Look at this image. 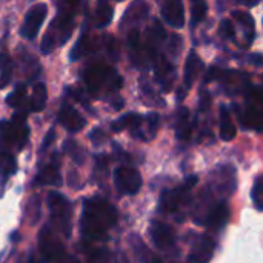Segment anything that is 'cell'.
<instances>
[{"label":"cell","mask_w":263,"mask_h":263,"mask_svg":"<svg viewBox=\"0 0 263 263\" xmlns=\"http://www.w3.org/2000/svg\"><path fill=\"white\" fill-rule=\"evenodd\" d=\"M197 182V177H191L186 180V183L177 190L173 191H165L160 197V210L165 213H176L182 205L188 203L190 200V190L193 185Z\"/></svg>","instance_id":"9"},{"label":"cell","mask_w":263,"mask_h":263,"mask_svg":"<svg viewBox=\"0 0 263 263\" xmlns=\"http://www.w3.org/2000/svg\"><path fill=\"white\" fill-rule=\"evenodd\" d=\"M242 2H243V3H245L247 6H254V5H256V3H257L259 0H242Z\"/></svg>","instance_id":"39"},{"label":"cell","mask_w":263,"mask_h":263,"mask_svg":"<svg viewBox=\"0 0 263 263\" xmlns=\"http://www.w3.org/2000/svg\"><path fill=\"white\" fill-rule=\"evenodd\" d=\"M156 77H157V82L160 83L162 89L163 91H170L173 88V83H174V79H176V69L173 66V63L168 62L166 57L160 55V57H156Z\"/></svg>","instance_id":"16"},{"label":"cell","mask_w":263,"mask_h":263,"mask_svg":"<svg viewBox=\"0 0 263 263\" xmlns=\"http://www.w3.org/2000/svg\"><path fill=\"white\" fill-rule=\"evenodd\" d=\"M148 12H149V8L145 3V0H136L133 5H129V8L123 14V18H122L120 26L123 29L137 28V25L142 23L148 17Z\"/></svg>","instance_id":"15"},{"label":"cell","mask_w":263,"mask_h":263,"mask_svg":"<svg viewBox=\"0 0 263 263\" xmlns=\"http://www.w3.org/2000/svg\"><path fill=\"white\" fill-rule=\"evenodd\" d=\"M239 120L247 129L263 133V89L256 86L247 92V108L239 112Z\"/></svg>","instance_id":"6"},{"label":"cell","mask_w":263,"mask_h":263,"mask_svg":"<svg viewBox=\"0 0 263 263\" xmlns=\"http://www.w3.org/2000/svg\"><path fill=\"white\" fill-rule=\"evenodd\" d=\"M39 248L40 253L46 260H62L65 259V247L59 240L54 228L51 225H46L40 230L39 234Z\"/></svg>","instance_id":"7"},{"label":"cell","mask_w":263,"mask_h":263,"mask_svg":"<svg viewBox=\"0 0 263 263\" xmlns=\"http://www.w3.org/2000/svg\"><path fill=\"white\" fill-rule=\"evenodd\" d=\"M114 185L120 194L134 196L142 188V177L140 173L129 166H119L114 171Z\"/></svg>","instance_id":"8"},{"label":"cell","mask_w":263,"mask_h":263,"mask_svg":"<svg viewBox=\"0 0 263 263\" xmlns=\"http://www.w3.org/2000/svg\"><path fill=\"white\" fill-rule=\"evenodd\" d=\"M85 83L91 96L102 97L106 92L119 91L123 80L114 68L105 63H94L85 71Z\"/></svg>","instance_id":"2"},{"label":"cell","mask_w":263,"mask_h":263,"mask_svg":"<svg viewBox=\"0 0 263 263\" xmlns=\"http://www.w3.org/2000/svg\"><path fill=\"white\" fill-rule=\"evenodd\" d=\"M66 2H68V6L69 8H76L80 3V0H66Z\"/></svg>","instance_id":"38"},{"label":"cell","mask_w":263,"mask_h":263,"mask_svg":"<svg viewBox=\"0 0 263 263\" xmlns=\"http://www.w3.org/2000/svg\"><path fill=\"white\" fill-rule=\"evenodd\" d=\"M228 217H230V211H228L227 205L219 203L208 211V214L205 217V223L213 230H222L227 225Z\"/></svg>","instance_id":"19"},{"label":"cell","mask_w":263,"mask_h":263,"mask_svg":"<svg viewBox=\"0 0 263 263\" xmlns=\"http://www.w3.org/2000/svg\"><path fill=\"white\" fill-rule=\"evenodd\" d=\"M72 25H74L72 8H68V9H63L62 12H59L51 25V29L46 32V35L42 42V51L45 54H49L59 45H63L71 37Z\"/></svg>","instance_id":"4"},{"label":"cell","mask_w":263,"mask_h":263,"mask_svg":"<svg viewBox=\"0 0 263 263\" xmlns=\"http://www.w3.org/2000/svg\"><path fill=\"white\" fill-rule=\"evenodd\" d=\"M206 14H208V5L205 0H191V20L194 26L203 22Z\"/></svg>","instance_id":"30"},{"label":"cell","mask_w":263,"mask_h":263,"mask_svg":"<svg viewBox=\"0 0 263 263\" xmlns=\"http://www.w3.org/2000/svg\"><path fill=\"white\" fill-rule=\"evenodd\" d=\"M251 199H253V203L254 206L263 211V174L259 176L253 185V191H251Z\"/></svg>","instance_id":"33"},{"label":"cell","mask_w":263,"mask_h":263,"mask_svg":"<svg viewBox=\"0 0 263 263\" xmlns=\"http://www.w3.org/2000/svg\"><path fill=\"white\" fill-rule=\"evenodd\" d=\"M46 15H48V6L45 3L34 5L25 15V22H23L22 31H20L22 35L25 39H29V40L35 39L43 22H45V18H46Z\"/></svg>","instance_id":"10"},{"label":"cell","mask_w":263,"mask_h":263,"mask_svg":"<svg viewBox=\"0 0 263 263\" xmlns=\"http://www.w3.org/2000/svg\"><path fill=\"white\" fill-rule=\"evenodd\" d=\"M46 99H48V92H46V86L45 83H37L32 89V96L29 99V106L31 111L40 112L43 111L45 105H46Z\"/></svg>","instance_id":"25"},{"label":"cell","mask_w":263,"mask_h":263,"mask_svg":"<svg viewBox=\"0 0 263 263\" xmlns=\"http://www.w3.org/2000/svg\"><path fill=\"white\" fill-rule=\"evenodd\" d=\"M12 76V60L6 52H0V88H5Z\"/></svg>","instance_id":"29"},{"label":"cell","mask_w":263,"mask_h":263,"mask_svg":"<svg viewBox=\"0 0 263 263\" xmlns=\"http://www.w3.org/2000/svg\"><path fill=\"white\" fill-rule=\"evenodd\" d=\"M65 151H66V153L74 159V162L79 163V165H82V163L85 162V159H86L85 149H83L80 145H77L74 140H68V142L65 143Z\"/></svg>","instance_id":"32"},{"label":"cell","mask_w":263,"mask_h":263,"mask_svg":"<svg viewBox=\"0 0 263 263\" xmlns=\"http://www.w3.org/2000/svg\"><path fill=\"white\" fill-rule=\"evenodd\" d=\"M117 2H122V0H117Z\"/></svg>","instance_id":"40"},{"label":"cell","mask_w":263,"mask_h":263,"mask_svg":"<svg viewBox=\"0 0 263 263\" xmlns=\"http://www.w3.org/2000/svg\"><path fill=\"white\" fill-rule=\"evenodd\" d=\"M162 17L173 28H182L185 25V8L182 0H165L162 5Z\"/></svg>","instance_id":"14"},{"label":"cell","mask_w":263,"mask_h":263,"mask_svg":"<svg viewBox=\"0 0 263 263\" xmlns=\"http://www.w3.org/2000/svg\"><path fill=\"white\" fill-rule=\"evenodd\" d=\"M128 49H129L131 62L137 68H146L154 60V57L149 54V51L145 48L143 42L140 40V32H139L137 28L129 29V34H128Z\"/></svg>","instance_id":"11"},{"label":"cell","mask_w":263,"mask_h":263,"mask_svg":"<svg viewBox=\"0 0 263 263\" xmlns=\"http://www.w3.org/2000/svg\"><path fill=\"white\" fill-rule=\"evenodd\" d=\"M89 139L92 140V143H94V145H102V143L105 142V139H106V137H105V133H103L102 129H99V128H97V129H94V131L89 134Z\"/></svg>","instance_id":"36"},{"label":"cell","mask_w":263,"mask_h":263,"mask_svg":"<svg viewBox=\"0 0 263 263\" xmlns=\"http://www.w3.org/2000/svg\"><path fill=\"white\" fill-rule=\"evenodd\" d=\"M142 123H143V117L140 114H137V112H128V114L122 116L119 120L112 122L111 123V128L116 133H119L122 129H133V134H134L142 126Z\"/></svg>","instance_id":"23"},{"label":"cell","mask_w":263,"mask_h":263,"mask_svg":"<svg viewBox=\"0 0 263 263\" xmlns=\"http://www.w3.org/2000/svg\"><path fill=\"white\" fill-rule=\"evenodd\" d=\"M182 39L177 35V34H173L171 35V42L168 43V52L171 54V55H177L179 54V51H180V46H182Z\"/></svg>","instance_id":"35"},{"label":"cell","mask_w":263,"mask_h":263,"mask_svg":"<svg viewBox=\"0 0 263 263\" xmlns=\"http://www.w3.org/2000/svg\"><path fill=\"white\" fill-rule=\"evenodd\" d=\"M219 133H220V137L222 140L225 142H230L236 137L237 134V129L231 120V116H230V111L225 105L220 106V116H219Z\"/></svg>","instance_id":"21"},{"label":"cell","mask_w":263,"mask_h":263,"mask_svg":"<svg viewBox=\"0 0 263 263\" xmlns=\"http://www.w3.org/2000/svg\"><path fill=\"white\" fill-rule=\"evenodd\" d=\"M202 60L199 59V55L193 51L190 52L188 59H186V63H185V86L190 88L194 82V79L200 74L202 71Z\"/></svg>","instance_id":"24"},{"label":"cell","mask_w":263,"mask_h":263,"mask_svg":"<svg viewBox=\"0 0 263 263\" xmlns=\"http://www.w3.org/2000/svg\"><path fill=\"white\" fill-rule=\"evenodd\" d=\"M188 109L182 108L179 112V123H177V137L180 140H186L191 136V125L188 122Z\"/></svg>","instance_id":"31"},{"label":"cell","mask_w":263,"mask_h":263,"mask_svg":"<svg viewBox=\"0 0 263 263\" xmlns=\"http://www.w3.org/2000/svg\"><path fill=\"white\" fill-rule=\"evenodd\" d=\"M59 122L63 128H66V131L69 133H79L82 131V128H85L86 120L85 117L74 109L69 103H62L60 111H59Z\"/></svg>","instance_id":"13"},{"label":"cell","mask_w":263,"mask_h":263,"mask_svg":"<svg viewBox=\"0 0 263 263\" xmlns=\"http://www.w3.org/2000/svg\"><path fill=\"white\" fill-rule=\"evenodd\" d=\"M214 242L210 237H202L193 248L188 260L190 262H208L213 257Z\"/></svg>","instance_id":"20"},{"label":"cell","mask_w":263,"mask_h":263,"mask_svg":"<svg viewBox=\"0 0 263 263\" xmlns=\"http://www.w3.org/2000/svg\"><path fill=\"white\" fill-rule=\"evenodd\" d=\"M112 14H114V9L111 8V5H108V2L105 0H100L96 9V26L97 28L108 26L112 20Z\"/></svg>","instance_id":"28"},{"label":"cell","mask_w":263,"mask_h":263,"mask_svg":"<svg viewBox=\"0 0 263 263\" xmlns=\"http://www.w3.org/2000/svg\"><path fill=\"white\" fill-rule=\"evenodd\" d=\"M48 206L51 213V227L59 234L69 239L71 237V217H72V206L69 200L60 193L52 191L48 196Z\"/></svg>","instance_id":"5"},{"label":"cell","mask_w":263,"mask_h":263,"mask_svg":"<svg viewBox=\"0 0 263 263\" xmlns=\"http://www.w3.org/2000/svg\"><path fill=\"white\" fill-rule=\"evenodd\" d=\"M6 103L14 108L15 111H26V109H31L29 106V100H28V96H26V85L20 83L15 86V89L6 97Z\"/></svg>","instance_id":"22"},{"label":"cell","mask_w":263,"mask_h":263,"mask_svg":"<svg viewBox=\"0 0 263 263\" xmlns=\"http://www.w3.org/2000/svg\"><path fill=\"white\" fill-rule=\"evenodd\" d=\"M15 171H17L15 157L9 151H6V149H0V177L3 180H6Z\"/></svg>","instance_id":"26"},{"label":"cell","mask_w":263,"mask_h":263,"mask_svg":"<svg viewBox=\"0 0 263 263\" xmlns=\"http://www.w3.org/2000/svg\"><path fill=\"white\" fill-rule=\"evenodd\" d=\"M233 17H234V18L240 23V26L243 28L245 35H247V43L250 45V43L254 40V35H256L253 17H251L248 12H243V11H234V12H233Z\"/></svg>","instance_id":"27"},{"label":"cell","mask_w":263,"mask_h":263,"mask_svg":"<svg viewBox=\"0 0 263 263\" xmlns=\"http://www.w3.org/2000/svg\"><path fill=\"white\" fill-rule=\"evenodd\" d=\"M29 136V128L26 125V111H15L11 120L0 122V143L5 148L22 149Z\"/></svg>","instance_id":"3"},{"label":"cell","mask_w":263,"mask_h":263,"mask_svg":"<svg viewBox=\"0 0 263 263\" xmlns=\"http://www.w3.org/2000/svg\"><path fill=\"white\" fill-rule=\"evenodd\" d=\"M219 34L220 37H223L225 40H233L236 37V29L231 20H222V23L219 25Z\"/></svg>","instance_id":"34"},{"label":"cell","mask_w":263,"mask_h":263,"mask_svg":"<svg viewBox=\"0 0 263 263\" xmlns=\"http://www.w3.org/2000/svg\"><path fill=\"white\" fill-rule=\"evenodd\" d=\"M151 239H153V243L156 245L157 250H162V251H166L170 248L174 247L176 243V233L171 227H168L166 223H162V222H153L151 223Z\"/></svg>","instance_id":"12"},{"label":"cell","mask_w":263,"mask_h":263,"mask_svg":"<svg viewBox=\"0 0 263 263\" xmlns=\"http://www.w3.org/2000/svg\"><path fill=\"white\" fill-rule=\"evenodd\" d=\"M54 137H55V131H54V129H51V131H49V133L46 134L45 140H43V145H42V149H40L42 153H43V151H45V149H46V148H48V146H49V145L52 143Z\"/></svg>","instance_id":"37"},{"label":"cell","mask_w":263,"mask_h":263,"mask_svg":"<svg viewBox=\"0 0 263 263\" xmlns=\"http://www.w3.org/2000/svg\"><path fill=\"white\" fill-rule=\"evenodd\" d=\"M35 183L39 186H60L62 174L59 171V165L49 163V165L43 166L35 177Z\"/></svg>","instance_id":"18"},{"label":"cell","mask_w":263,"mask_h":263,"mask_svg":"<svg viewBox=\"0 0 263 263\" xmlns=\"http://www.w3.org/2000/svg\"><path fill=\"white\" fill-rule=\"evenodd\" d=\"M117 222L116 208L102 197H91L83 202L80 231L85 240H105L108 231Z\"/></svg>","instance_id":"1"},{"label":"cell","mask_w":263,"mask_h":263,"mask_svg":"<svg viewBox=\"0 0 263 263\" xmlns=\"http://www.w3.org/2000/svg\"><path fill=\"white\" fill-rule=\"evenodd\" d=\"M165 39H166V32H165L162 23H160L159 20H154L153 25L148 28L146 37H145V42H143L145 48L149 51V54H151L154 59L157 57L156 54H157L159 48L162 46V43L165 42Z\"/></svg>","instance_id":"17"}]
</instances>
